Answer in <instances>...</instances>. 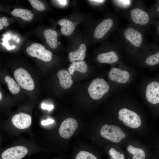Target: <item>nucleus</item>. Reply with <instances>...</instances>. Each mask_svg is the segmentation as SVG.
<instances>
[{
  "mask_svg": "<svg viewBox=\"0 0 159 159\" xmlns=\"http://www.w3.org/2000/svg\"><path fill=\"white\" fill-rule=\"evenodd\" d=\"M87 65L85 62L83 60H78L77 62H74L68 68L69 73L73 75L75 71L80 72L82 73L87 71Z\"/></svg>",
  "mask_w": 159,
  "mask_h": 159,
  "instance_id": "nucleus-20",
  "label": "nucleus"
},
{
  "mask_svg": "<svg viewBox=\"0 0 159 159\" xmlns=\"http://www.w3.org/2000/svg\"><path fill=\"white\" fill-rule=\"evenodd\" d=\"M12 47L13 49H14L15 48V46H14V45H12Z\"/></svg>",
  "mask_w": 159,
  "mask_h": 159,
  "instance_id": "nucleus-34",
  "label": "nucleus"
},
{
  "mask_svg": "<svg viewBox=\"0 0 159 159\" xmlns=\"http://www.w3.org/2000/svg\"><path fill=\"white\" fill-rule=\"evenodd\" d=\"M58 44H61V43H60V42H59L58 43Z\"/></svg>",
  "mask_w": 159,
  "mask_h": 159,
  "instance_id": "nucleus-35",
  "label": "nucleus"
},
{
  "mask_svg": "<svg viewBox=\"0 0 159 159\" xmlns=\"http://www.w3.org/2000/svg\"><path fill=\"white\" fill-rule=\"evenodd\" d=\"M14 75L20 87L28 91L34 90L35 87L34 81L26 70L22 68H18L15 71Z\"/></svg>",
  "mask_w": 159,
  "mask_h": 159,
  "instance_id": "nucleus-3",
  "label": "nucleus"
},
{
  "mask_svg": "<svg viewBox=\"0 0 159 159\" xmlns=\"http://www.w3.org/2000/svg\"><path fill=\"white\" fill-rule=\"evenodd\" d=\"M29 1L32 7L39 11H43L45 7L44 4L38 0H29Z\"/></svg>",
  "mask_w": 159,
  "mask_h": 159,
  "instance_id": "nucleus-26",
  "label": "nucleus"
},
{
  "mask_svg": "<svg viewBox=\"0 0 159 159\" xmlns=\"http://www.w3.org/2000/svg\"><path fill=\"white\" fill-rule=\"evenodd\" d=\"M41 107L43 110H47L49 111L51 110L54 107L52 105H47L42 103L41 104Z\"/></svg>",
  "mask_w": 159,
  "mask_h": 159,
  "instance_id": "nucleus-27",
  "label": "nucleus"
},
{
  "mask_svg": "<svg viewBox=\"0 0 159 159\" xmlns=\"http://www.w3.org/2000/svg\"><path fill=\"white\" fill-rule=\"evenodd\" d=\"M100 133L103 138L115 143H119L125 137L121 129L114 125H105L101 128Z\"/></svg>",
  "mask_w": 159,
  "mask_h": 159,
  "instance_id": "nucleus-4",
  "label": "nucleus"
},
{
  "mask_svg": "<svg viewBox=\"0 0 159 159\" xmlns=\"http://www.w3.org/2000/svg\"><path fill=\"white\" fill-rule=\"evenodd\" d=\"M113 24V21L110 19L103 21L95 28L94 33V37L97 39L103 37L111 28Z\"/></svg>",
  "mask_w": 159,
  "mask_h": 159,
  "instance_id": "nucleus-13",
  "label": "nucleus"
},
{
  "mask_svg": "<svg viewBox=\"0 0 159 159\" xmlns=\"http://www.w3.org/2000/svg\"><path fill=\"white\" fill-rule=\"evenodd\" d=\"M7 19L5 17L0 18V24L3 25V24L7 22Z\"/></svg>",
  "mask_w": 159,
  "mask_h": 159,
  "instance_id": "nucleus-29",
  "label": "nucleus"
},
{
  "mask_svg": "<svg viewBox=\"0 0 159 159\" xmlns=\"http://www.w3.org/2000/svg\"><path fill=\"white\" fill-rule=\"evenodd\" d=\"M109 89L108 84L104 79L96 78L92 82L89 86L88 91L92 98L98 100L101 98Z\"/></svg>",
  "mask_w": 159,
  "mask_h": 159,
  "instance_id": "nucleus-1",
  "label": "nucleus"
},
{
  "mask_svg": "<svg viewBox=\"0 0 159 159\" xmlns=\"http://www.w3.org/2000/svg\"><path fill=\"white\" fill-rule=\"evenodd\" d=\"M2 96L1 92H0V100H1L2 99Z\"/></svg>",
  "mask_w": 159,
  "mask_h": 159,
  "instance_id": "nucleus-33",
  "label": "nucleus"
},
{
  "mask_svg": "<svg viewBox=\"0 0 159 159\" xmlns=\"http://www.w3.org/2000/svg\"><path fill=\"white\" fill-rule=\"evenodd\" d=\"M75 159H97L92 153L86 151L79 152L76 155Z\"/></svg>",
  "mask_w": 159,
  "mask_h": 159,
  "instance_id": "nucleus-23",
  "label": "nucleus"
},
{
  "mask_svg": "<svg viewBox=\"0 0 159 159\" xmlns=\"http://www.w3.org/2000/svg\"><path fill=\"white\" fill-rule=\"evenodd\" d=\"M128 152L132 155V159H145L146 155L145 151L142 149L135 148L131 145L127 148Z\"/></svg>",
  "mask_w": 159,
  "mask_h": 159,
  "instance_id": "nucleus-21",
  "label": "nucleus"
},
{
  "mask_svg": "<svg viewBox=\"0 0 159 159\" xmlns=\"http://www.w3.org/2000/svg\"><path fill=\"white\" fill-rule=\"evenodd\" d=\"M78 127V123L74 119L69 118L64 120L59 129L60 135L65 139L71 137Z\"/></svg>",
  "mask_w": 159,
  "mask_h": 159,
  "instance_id": "nucleus-6",
  "label": "nucleus"
},
{
  "mask_svg": "<svg viewBox=\"0 0 159 159\" xmlns=\"http://www.w3.org/2000/svg\"><path fill=\"white\" fill-rule=\"evenodd\" d=\"M58 24L61 27V33L65 36L70 35L75 29V26L73 23L67 19H62L59 20Z\"/></svg>",
  "mask_w": 159,
  "mask_h": 159,
  "instance_id": "nucleus-18",
  "label": "nucleus"
},
{
  "mask_svg": "<svg viewBox=\"0 0 159 159\" xmlns=\"http://www.w3.org/2000/svg\"><path fill=\"white\" fill-rule=\"evenodd\" d=\"M118 119L122 121L124 124L132 128L138 127L141 125V121L140 117L135 112L124 108L118 112Z\"/></svg>",
  "mask_w": 159,
  "mask_h": 159,
  "instance_id": "nucleus-2",
  "label": "nucleus"
},
{
  "mask_svg": "<svg viewBox=\"0 0 159 159\" xmlns=\"http://www.w3.org/2000/svg\"><path fill=\"white\" fill-rule=\"evenodd\" d=\"M11 14L14 16L20 17L26 21H30L33 17V14L30 11L24 9L16 8L11 12Z\"/></svg>",
  "mask_w": 159,
  "mask_h": 159,
  "instance_id": "nucleus-19",
  "label": "nucleus"
},
{
  "mask_svg": "<svg viewBox=\"0 0 159 159\" xmlns=\"http://www.w3.org/2000/svg\"><path fill=\"white\" fill-rule=\"evenodd\" d=\"M44 35L47 44L52 48L55 49L57 46V32L52 29H46L44 32Z\"/></svg>",
  "mask_w": 159,
  "mask_h": 159,
  "instance_id": "nucleus-15",
  "label": "nucleus"
},
{
  "mask_svg": "<svg viewBox=\"0 0 159 159\" xmlns=\"http://www.w3.org/2000/svg\"><path fill=\"white\" fill-rule=\"evenodd\" d=\"M59 1L61 4L65 5L66 2V0H58Z\"/></svg>",
  "mask_w": 159,
  "mask_h": 159,
  "instance_id": "nucleus-30",
  "label": "nucleus"
},
{
  "mask_svg": "<svg viewBox=\"0 0 159 159\" xmlns=\"http://www.w3.org/2000/svg\"><path fill=\"white\" fill-rule=\"evenodd\" d=\"M108 76L111 80L122 84L128 82L130 77L129 74L127 71L115 67L110 70Z\"/></svg>",
  "mask_w": 159,
  "mask_h": 159,
  "instance_id": "nucleus-10",
  "label": "nucleus"
},
{
  "mask_svg": "<svg viewBox=\"0 0 159 159\" xmlns=\"http://www.w3.org/2000/svg\"><path fill=\"white\" fill-rule=\"evenodd\" d=\"M97 59L100 63L111 64L117 62L118 57L115 52L111 51L99 54Z\"/></svg>",
  "mask_w": 159,
  "mask_h": 159,
  "instance_id": "nucleus-16",
  "label": "nucleus"
},
{
  "mask_svg": "<svg viewBox=\"0 0 159 159\" xmlns=\"http://www.w3.org/2000/svg\"><path fill=\"white\" fill-rule=\"evenodd\" d=\"M4 80L9 90L12 94H17L20 92V86L12 78L9 76H6L5 77Z\"/></svg>",
  "mask_w": 159,
  "mask_h": 159,
  "instance_id": "nucleus-22",
  "label": "nucleus"
},
{
  "mask_svg": "<svg viewBox=\"0 0 159 159\" xmlns=\"http://www.w3.org/2000/svg\"><path fill=\"white\" fill-rule=\"evenodd\" d=\"M158 11H159V7L158 8Z\"/></svg>",
  "mask_w": 159,
  "mask_h": 159,
  "instance_id": "nucleus-37",
  "label": "nucleus"
},
{
  "mask_svg": "<svg viewBox=\"0 0 159 159\" xmlns=\"http://www.w3.org/2000/svg\"><path fill=\"white\" fill-rule=\"evenodd\" d=\"M13 125L19 129H24L30 126L32 123V118L29 115L20 113L14 115L12 118Z\"/></svg>",
  "mask_w": 159,
  "mask_h": 159,
  "instance_id": "nucleus-9",
  "label": "nucleus"
},
{
  "mask_svg": "<svg viewBox=\"0 0 159 159\" xmlns=\"http://www.w3.org/2000/svg\"><path fill=\"white\" fill-rule=\"evenodd\" d=\"M130 15L133 22L137 24L145 25L149 21V18L148 13L140 8L132 9L130 11Z\"/></svg>",
  "mask_w": 159,
  "mask_h": 159,
  "instance_id": "nucleus-12",
  "label": "nucleus"
},
{
  "mask_svg": "<svg viewBox=\"0 0 159 159\" xmlns=\"http://www.w3.org/2000/svg\"><path fill=\"white\" fill-rule=\"evenodd\" d=\"M57 75L59 78V82L61 86L64 89L70 88L73 84L71 74L64 69H61L57 72Z\"/></svg>",
  "mask_w": 159,
  "mask_h": 159,
  "instance_id": "nucleus-14",
  "label": "nucleus"
},
{
  "mask_svg": "<svg viewBox=\"0 0 159 159\" xmlns=\"http://www.w3.org/2000/svg\"><path fill=\"white\" fill-rule=\"evenodd\" d=\"M91 1H93L96 2H102L104 1V0H91Z\"/></svg>",
  "mask_w": 159,
  "mask_h": 159,
  "instance_id": "nucleus-31",
  "label": "nucleus"
},
{
  "mask_svg": "<svg viewBox=\"0 0 159 159\" xmlns=\"http://www.w3.org/2000/svg\"><path fill=\"white\" fill-rule=\"evenodd\" d=\"M126 39L136 47L140 46L142 43L143 37L138 31L132 28L127 29L124 32Z\"/></svg>",
  "mask_w": 159,
  "mask_h": 159,
  "instance_id": "nucleus-11",
  "label": "nucleus"
},
{
  "mask_svg": "<svg viewBox=\"0 0 159 159\" xmlns=\"http://www.w3.org/2000/svg\"><path fill=\"white\" fill-rule=\"evenodd\" d=\"M86 50L85 44H81L78 49L69 53L68 58L70 62H73L75 60L84 59L85 57V52Z\"/></svg>",
  "mask_w": 159,
  "mask_h": 159,
  "instance_id": "nucleus-17",
  "label": "nucleus"
},
{
  "mask_svg": "<svg viewBox=\"0 0 159 159\" xmlns=\"http://www.w3.org/2000/svg\"><path fill=\"white\" fill-rule=\"evenodd\" d=\"M148 101L153 104L159 103V83L153 82L147 86L145 93Z\"/></svg>",
  "mask_w": 159,
  "mask_h": 159,
  "instance_id": "nucleus-8",
  "label": "nucleus"
},
{
  "mask_svg": "<svg viewBox=\"0 0 159 159\" xmlns=\"http://www.w3.org/2000/svg\"><path fill=\"white\" fill-rule=\"evenodd\" d=\"M28 152L27 149L23 146H17L9 148L1 154L2 159H21Z\"/></svg>",
  "mask_w": 159,
  "mask_h": 159,
  "instance_id": "nucleus-7",
  "label": "nucleus"
},
{
  "mask_svg": "<svg viewBox=\"0 0 159 159\" xmlns=\"http://www.w3.org/2000/svg\"><path fill=\"white\" fill-rule=\"evenodd\" d=\"M75 25H76L77 24V23H75V24H74V25H75Z\"/></svg>",
  "mask_w": 159,
  "mask_h": 159,
  "instance_id": "nucleus-38",
  "label": "nucleus"
},
{
  "mask_svg": "<svg viewBox=\"0 0 159 159\" xmlns=\"http://www.w3.org/2000/svg\"><path fill=\"white\" fill-rule=\"evenodd\" d=\"M9 23L7 22H6L3 25L5 26H7L9 25Z\"/></svg>",
  "mask_w": 159,
  "mask_h": 159,
  "instance_id": "nucleus-32",
  "label": "nucleus"
},
{
  "mask_svg": "<svg viewBox=\"0 0 159 159\" xmlns=\"http://www.w3.org/2000/svg\"><path fill=\"white\" fill-rule=\"evenodd\" d=\"M54 122V120L51 119H48L46 120H43L41 122V124L44 125H47L52 124Z\"/></svg>",
  "mask_w": 159,
  "mask_h": 159,
  "instance_id": "nucleus-28",
  "label": "nucleus"
},
{
  "mask_svg": "<svg viewBox=\"0 0 159 159\" xmlns=\"http://www.w3.org/2000/svg\"><path fill=\"white\" fill-rule=\"evenodd\" d=\"M26 52L31 56L44 62L50 61L52 57V53L49 51L46 50L43 45L38 43L32 44L26 49Z\"/></svg>",
  "mask_w": 159,
  "mask_h": 159,
  "instance_id": "nucleus-5",
  "label": "nucleus"
},
{
  "mask_svg": "<svg viewBox=\"0 0 159 159\" xmlns=\"http://www.w3.org/2000/svg\"><path fill=\"white\" fill-rule=\"evenodd\" d=\"M146 63L148 65L153 66L159 63V52L149 56L146 60Z\"/></svg>",
  "mask_w": 159,
  "mask_h": 159,
  "instance_id": "nucleus-24",
  "label": "nucleus"
},
{
  "mask_svg": "<svg viewBox=\"0 0 159 159\" xmlns=\"http://www.w3.org/2000/svg\"><path fill=\"white\" fill-rule=\"evenodd\" d=\"M158 32H159V25L158 28Z\"/></svg>",
  "mask_w": 159,
  "mask_h": 159,
  "instance_id": "nucleus-36",
  "label": "nucleus"
},
{
  "mask_svg": "<svg viewBox=\"0 0 159 159\" xmlns=\"http://www.w3.org/2000/svg\"><path fill=\"white\" fill-rule=\"evenodd\" d=\"M109 154L111 159H125L124 155L120 153L113 148H110L109 151Z\"/></svg>",
  "mask_w": 159,
  "mask_h": 159,
  "instance_id": "nucleus-25",
  "label": "nucleus"
}]
</instances>
